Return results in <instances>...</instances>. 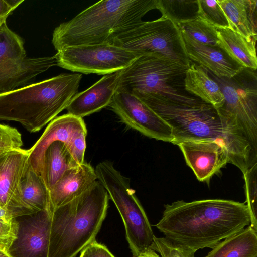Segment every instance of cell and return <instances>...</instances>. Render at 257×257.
Wrapping results in <instances>:
<instances>
[{"instance_id":"obj_33","label":"cell","mask_w":257,"mask_h":257,"mask_svg":"<svg viewBox=\"0 0 257 257\" xmlns=\"http://www.w3.org/2000/svg\"><path fill=\"white\" fill-rule=\"evenodd\" d=\"M18 222L15 218L10 222L0 219V250L7 253L16 238Z\"/></svg>"},{"instance_id":"obj_13","label":"cell","mask_w":257,"mask_h":257,"mask_svg":"<svg viewBox=\"0 0 257 257\" xmlns=\"http://www.w3.org/2000/svg\"><path fill=\"white\" fill-rule=\"evenodd\" d=\"M29 154V150L21 148L0 155V205L14 218L28 215L23 205L21 182Z\"/></svg>"},{"instance_id":"obj_31","label":"cell","mask_w":257,"mask_h":257,"mask_svg":"<svg viewBox=\"0 0 257 257\" xmlns=\"http://www.w3.org/2000/svg\"><path fill=\"white\" fill-rule=\"evenodd\" d=\"M161 257H195V252L165 237H154L150 247Z\"/></svg>"},{"instance_id":"obj_23","label":"cell","mask_w":257,"mask_h":257,"mask_svg":"<svg viewBox=\"0 0 257 257\" xmlns=\"http://www.w3.org/2000/svg\"><path fill=\"white\" fill-rule=\"evenodd\" d=\"M78 166L69 153L67 144L57 141L51 143L44 153L41 177L49 191L66 170Z\"/></svg>"},{"instance_id":"obj_6","label":"cell","mask_w":257,"mask_h":257,"mask_svg":"<svg viewBox=\"0 0 257 257\" xmlns=\"http://www.w3.org/2000/svg\"><path fill=\"white\" fill-rule=\"evenodd\" d=\"M190 65L155 52H145L119 71L116 91L156 93L185 103L201 100L185 89Z\"/></svg>"},{"instance_id":"obj_40","label":"cell","mask_w":257,"mask_h":257,"mask_svg":"<svg viewBox=\"0 0 257 257\" xmlns=\"http://www.w3.org/2000/svg\"><path fill=\"white\" fill-rule=\"evenodd\" d=\"M0 27H1V26H0Z\"/></svg>"},{"instance_id":"obj_8","label":"cell","mask_w":257,"mask_h":257,"mask_svg":"<svg viewBox=\"0 0 257 257\" xmlns=\"http://www.w3.org/2000/svg\"><path fill=\"white\" fill-rule=\"evenodd\" d=\"M113 44L141 54L155 52L190 65L181 32L170 19L162 16L151 21H142L118 35Z\"/></svg>"},{"instance_id":"obj_20","label":"cell","mask_w":257,"mask_h":257,"mask_svg":"<svg viewBox=\"0 0 257 257\" xmlns=\"http://www.w3.org/2000/svg\"><path fill=\"white\" fill-rule=\"evenodd\" d=\"M229 27L248 41H256L257 1L217 0Z\"/></svg>"},{"instance_id":"obj_37","label":"cell","mask_w":257,"mask_h":257,"mask_svg":"<svg viewBox=\"0 0 257 257\" xmlns=\"http://www.w3.org/2000/svg\"><path fill=\"white\" fill-rule=\"evenodd\" d=\"M14 218H15L10 211L0 205V219L10 222Z\"/></svg>"},{"instance_id":"obj_36","label":"cell","mask_w":257,"mask_h":257,"mask_svg":"<svg viewBox=\"0 0 257 257\" xmlns=\"http://www.w3.org/2000/svg\"><path fill=\"white\" fill-rule=\"evenodd\" d=\"M23 1V0H0V26L6 23L8 17Z\"/></svg>"},{"instance_id":"obj_21","label":"cell","mask_w":257,"mask_h":257,"mask_svg":"<svg viewBox=\"0 0 257 257\" xmlns=\"http://www.w3.org/2000/svg\"><path fill=\"white\" fill-rule=\"evenodd\" d=\"M184 84L185 89L188 93L217 109L223 106V94L206 68L192 62L186 72Z\"/></svg>"},{"instance_id":"obj_28","label":"cell","mask_w":257,"mask_h":257,"mask_svg":"<svg viewBox=\"0 0 257 257\" xmlns=\"http://www.w3.org/2000/svg\"><path fill=\"white\" fill-rule=\"evenodd\" d=\"M26 57L23 39L4 23L0 27V68Z\"/></svg>"},{"instance_id":"obj_14","label":"cell","mask_w":257,"mask_h":257,"mask_svg":"<svg viewBox=\"0 0 257 257\" xmlns=\"http://www.w3.org/2000/svg\"><path fill=\"white\" fill-rule=\"evenodd\" d=\"M186 163L201 182H209L211 178L229 163L227 148L212 139L189 140L177 144Z\"/></svg>"},{"instance_id":"obj_19","label":"cell","mask_w":257,"mask_h":257,"mask_svg":"<svg viewBox=\"0 0 257 257\" xmlns=\"http://www.w3.org/2000/svg\"><path fill=\"white\" fill-rule=\"evenodd\" d=\"M57 65L52 57H27L10 62L0 68V93L23 87L38 74Z\"/></svg>"},{"instance_id":"obj_30","label":"cell","mask_w":257,"mask_h":257,"mask_svg":"<svg viewBox=\"0 0 257 257\" xmlns=\"http://www.w3.org/2000/svg\"><path fill=\"white\" fill-rule=\"evenodd\" d=\"M243 174L245 181L246 205L251 218L250 225L257 231V164Z\"/></svg>"},{"instance_id":"obj_12","label":"cell","mask_w":257,"mask_h":257,"mask_svg":"<svg viewBox=\"0 0 257 257\" xmlns=\"http://www.w3.org/2000/svg\"><path fill=\"white\" fill-rule=\"evenodd\" d=\"M52 212L49 208L16 217V238L7 253L10 257H48Z\"/></svg>"},{"instance_id":"obj_39","label":"cell","mask_w":257,"mask_h":257,"mask_svg":"<svg viewBox=\"0 0 257 257\" xmlns=\"http://www.w3.org/2000/svg\"><path fill=\"white\" fill-rule=\"evenodd\" d=\"M0 257H10L7 253L0 250Z\"/></svg>"},{"instance_id":"obj_25","label":"cell","mask_w":257,"mask_h":257,"mask_svg":"<svg viewBox=\"0 0 257 257\" xmlns=\"http://www.w3.org/2000/svg\"><path fill=\"white\" fill-rule=\"evenodd\" d=\"M23 207L28 215L49 208V193L42 178L29 163L21 182Z\"/></svg>"},{"instance_id":"obj_10","label":"cell","mask_w":257,"mask_h":257,"mask_svg":"<svg viewBox=\"0 0 257 257\" xmlns=\"http://www.w3.org/2000/svg\"><path fill=\"white\" fill-rule=\"evenodd\" d=\"M54 55L57 65L72 72L108 75L130 66L140 55L113 44L67 47Z\"/></svg>"},{"instance_id":"obj_16","label":"cell","mask_w":257,"mask_h":257,"mask_svg":"<svg viewBox=\"0 0 257 257\" xmlns=\"http://www.w3.org/2000/svg\"><path fill=\"white\" fill-rule=\"evenodd\" d=\"M119 71L106 75L86 90L77 93L66 108L67 113L83 118L109 105L116 92Z\"/></svg>"},{"instance_id":"obj_7","label":"cell","mask_w":257,"mask_h":257,"mask_svg":"<svg viewBox=\"0 0 257 257\" xmlns=\"http://www.w3.org/2000/svg\"><path fill=\"white\" fill-rule=\"evenodd\" d=\"M95 171L98 181L114 203L123 222L126 237L133 257L150 248L155 235L146 213L130 186L109 161L100 162Z\"/></svg>"},{"instance_id":"obj_35","label":"cell","mask_w":257,"mask_h":257,"mask_svg":"<svg viewBox=\"0 0 257 257\" xmlns=\"http://www.w3.org/2000/svg\"><path fill=\"white\" fill-rule=\"evenodd\" d=\"M79 257H115L103 244L95 241L89 244L81 251Z\"/></svg>"},{"instance_id":"obj_3","label":"cell","mask_w":257,"mask_h":257,"mask_svg":"<svg viewBox=\"0 0 257 257\" xmlns=\"http://www.w3.org/2000/svg\"><path fill=\"white\" fill-rule=\"evenodd\" d=\"M154 9H159L158 0L100 1L56 27L52 43L57 51L73 46L112 44L117 36L143 21Z\"/></svg>"},{"instance_id":"obj_18","label":"cell","mask_w":257,"mask_h":257,"mask_svg":"<svg viewBox=\"0 0 257 257\" xmlns=\"http://www.w3.org/2000/svg\"><path fill=\"white\" fill-rule=\"evenodd\" d=\"M182 34L189 59L206 68L216 77L230 78L244 68L232 60L219 47L204 45L185 34Z\"/></svg>"},{"instance_id":"obj_24","label":"cell","mask_w":257,"mask_h":257,"mask_svg":"<svg viewBox=\"0 0 257 257\" xmlns=\"http://www.w3.org/2000/svg\"><path fill=\"white\" fill-rule=\"evenodd\" d=\"M205 257H257V231L249 225L221 241Z\"/></svg>"},{"instance_id":"obj_27","label":"cell","mask_w":257,"mask_h":257,"mask_svg":"<svg viewBox=\"0 0 257 257\" xmlns=\"http://www.w3.org/2000/svg\"><path fill=\"white\" fill-rule=\"evenodd\" d=\"M158 3L162 16L176 25L199 16L198 0H158Z\"/></svg>"},{"instance_id":"obj_5","label":"cell","mask_w":257,"mask_h":257,"mask_svg":"<svg viewBox=\"0 0 257 257\" xmlns=\"http://www.w3.org/2000/svg\"><path fill=\"white\" fill-rule=\"evenodd\" d=\"M80 73L61 74L0 93V120L18 122L38 132L66 109L77 93Z\"/></svg>"},{"instance_id":"obj_11","label":"cell","mask_w":257,"mask_h":257,"mask_svg":"<svg viewBox=\"0 0 257 257\" xmlns=\"http://www.w3.org/2000/svg\"><path fill=\"white\" fill-rule=\"evenodd\" d=\"M109 106L130 128L150 138L172 142L170 126L133 93L116 91Z\"/></svg>"},{"instance_id":"obj_32","label":"cell","mask_w":257,"mask_h":257,"mask_svg":"<svg viewBox=\"0 0 257 257\" xmlns=\"http://www.w3.org/2000/svg\"><path fill=\"white\" fill-rule=\"evenodd\" d=\"M23 145L22 135L17 129L0 124V155L20 149Z\"/></svg>"},{"instance_id":"obj_17","label":"cell","mask_w":257,"mask_h":257,"mask_svg":"<svg viewBox=\"0 0 257 257\" xmlns=\"http://www.w3.org/2000/svg\"><path fill=\"white\" fill-rule=\"evenodd\" d=\"M97 179L95 169L86 162L66 170L49 191L51 212L84 193Z\"/></svg>"},{"instance_id":"obj_34","label":"cell","mask_w":257,"mask_h":257,"mask_svg":"<svg viewBox=\"0 0 257 257\" xmlns=\"http://www.w3.org/2000/svg\"><path fill=\"white\" fill-rule=\"evenodd\" d=\"M87 131L82 132L73 138L67 144L69 153L76 163L80 165L84 161L86 147V137Z\"/></svg>"},{"instance_id":"obj_2","label":"cell","mask_w":257,"mask_h":257,"mask_svg":"<svg viewBox=\"0 0 257 257\" xmlns=\"http://www.w3.org/2000/svg\"><path fill=\"white\" fill-rule=\"evenodd\" d=\"M164 207L155 227L167 238L194 252L212 249L251 222L247 205L233 200H180Z\"/></svg>"},{"instance_id":"obj_1","label":"cell","mask_w":257,"mask_h":257,"mask_svg":"<svg viewBox=\"0 0 257 257\" xmlns=\"http://www.w3.org/2000/svg\"><path fill=\"white\" fill-rule=\"evenodd\" d=\"M131 93L170 126L173 136L171 143L177 145L185 140H215L225 146L229 163L243 174L257 164V150L239 127L213 105L202 100L189 103L156 93Z\"/></svg>"},{"instance_id":"obj_22","label":"cell","mask_w":257,"mask_h":257,"mask_svg":"<svg viewBox=\"0 0 257 257\" xmlns=\"http://www.w3.org/2000/svg\"><path fill=\"white\" fill-rule=\"evenodd\" d=\"M219 47L244 68L256 70V42L248 41L230 28H217Z\"/></svg>"},{"instance_id":"obj_29","label":"cell","mask_w":257,"mask_h":257,"mask_svg":"<svg viewBox=\"0 0 257 257\" xmlns=\"http://www.w3.org/2000/svg\"><path fill=\"white\" fill-rule=\"evenodd\" d=\"M199 17L217 28H230L227 18L215 0H198Z\"/></svg>"},{"instance_id":"obj_26","label":"cell","mask_w":257,"mask_h":257,"mask_svg":"<svg viewBox=\"0 0 257 257\" xmlns=\"http://www.w3.org/2000/svg\"><path fill=\"white\" fill-rule=\"evenodd\" d=\"M177 25L182 33L204 45L219 47L217 28L200 17Z\"/></svg>"},{"instance_id":"obj_9","label":"cell","mask_w":257,"mask_h":257,"mask_svg":"<svg viewBox=\"0 0 257 257\" xmlns=\"http://www.w3.org/2000/svg\"><path fill=\"white\" fill-rule=\"evenodd\" d=\"M219 85L224 97L217 109L224 117L235 122L257 150V75L244 68L233 77L219 78L208 71Z\"/></svg>"},{"instance_id":"obj_38","label":"cell","mask_w":257,"mask_h":257,"mask_svg":"<svg viewBox=\"0 0 257 257\" xmlns=\"http://www.w3.org/2000/svg\"><path fill=\"white\" fill-rule=\"evenodd\" d=\"M138 257H160L157 253H156V251L151 249H148L144 252L140 254Z\"/></svg>"},{"instance_id":"obj_15","label":"cell","mask_w":257,"mask_h":257,"mask_svg":"<svg viewBox=\"0 0 257 257\" xmlns=\"http://www.w3.org/2000/svg\"><path fill=\"white\" fill-rule=\"evenodd\" d=\"M86 131L82 118L68 113L55 117L49 122L38 140L29 149L28 160L30 166L41 176L44 154L51 143L60 141L67 144L75 136Z\"/></svg>"},{"instance_id":"obj_4","label":"cell","mask_w":257,"mask_h":257,"mask_svg":"<svg viewBox=\"0 0 257 257\" xmlns=\"http://www.w3.org/2000/svg\"><path fill=\"white\" fill-rule=\"evenodd\" d=\"M108 194L98 181L52 211L48 257H75L95 241L108 208Z\"/></svg>"}]
</instances>
